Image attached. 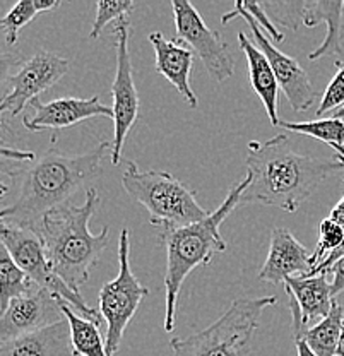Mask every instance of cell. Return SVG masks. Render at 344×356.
Wrapping results in <instances>:
<instances>
[{"label":"cell","instance_id":"obj_1","mask_svg":"<svg viewBox=\"0 0 344 356\" xmlns=\"http://www.w3.org/2000/svg\"><path fill=\"white\" fill-rule=\"evenodd\" d=\"M247 180L240 204H262L295 213L327 177L344 170L341 159H319L300 154L286 134L247 147Z\"/></svg>","mask_w":344,"mask_h":356},{"label":"cell","instance_id":"obj_2","mask_svg":"<svg viewBox=\"0 0 344 356\" xmlns=\"http://www.w3.org/2000/svg\"><path fill=\"white\" fill-rule=\"evenodd\" d=\"M112 154V144L103 140L90 153L69 156L51 147L28 168L16 172L21 177L17 195L0 213L2 222L35 229L48 211L64 206L76 192L98 180L101 163Z\"/></svg>","mask_w":344,"mask_h":356},{"label":"cell","instance_id":"obj_3","mask_svg":"<svg viewBox=\"0 0 344 356\" xmlns=\"http://www.w3.org/2000/svg\"><path fill=\"white\" fill-rule=\"evenodd\" d=\"M98 191L90 187L83 206H64L48 211L33 232L42 238L47 257L55 273L70 289L79 293L98 266L99 257L110 242V228L90 232V220L98 211Z\"/></svg>","mask_w":344,"mask_h":356},{"label":"cell","instance_id":"obj_4","mask_svg":"<svg viewBox=\"0 0 344 356\" xmlns=\"http://www.w3.org/2000/svg\"><path fill=\"white\" fill-rule=\"evenodd\" d=\"M249 180H242L228 192L227 199L206 220L177 229L160 232V240L166 250L165 270V331L175 329V312L180 289L188 274L199 266L211 264L214 255L227 250V242L220 226L240 204Z\"/></svg>","mask_w":344,"mask_h":356},{"label":"cell","instance_id":"obj_5","mask_svg":"<svg viewBox=\"0 0 344 356\" xmlns=\"http://www.w3.org/2000/svg\"><path fill=\"white\" fill-rule=\"evenodd\" d=\"M122 187L136 202L146 207L149 222L160 232L183 228L209 216L197 202L195 192L168 172H140L134 161H129L122 175Z\"/></svg>","mask_w":344,"mask_h":356},{"label":"cell","instance_id":"obj_6","mask_svg":"<svg viewBox=\"0 0 344 356\" xmlns=\"http://www.w3.org/2000/svg\"><path fill=\"white\" fill-rule=\"evenodd\" d=\"M276 296L238 298L214 324L185 339H172L175 356H249L261 315Z\"/></svg>","mask_w":344,"mask_h":356},{"label":"cell","instance_id":"obj_7","mask_svg":"<svg viewBox=\"0 0 344 356\" xmlns=\"http://www.w3.org/2000/svg\"><path fill=\"white\" fill-rule=\"evenodd\" d=\"M0 238H2V245L7 248L14 262L35 281L36 286L48 289L60 300H64L72 309L83 314L84 318L95 322L96 325H101V314L88 307L83 296L74 291V289H70L58 277V274L55 273L50 261H48L42 238L33 229L2 222Z\"/></svg>","mask_w":344,"mask_h":356},{"label":"cell","instance_id":"obj_8","mask_svg":"<svg viewBox=\"0 0 344 356\" xmlns=\"http://www.w3.org/2000/svg\"><path fill=\"white\" fill-rule=\"evenodd\" d=\"M129 248H131L129 229L124 228L118 238V266H120L118 274L113 281L103 284L98 293L99 314L108 324L105 337L108 356H115L120 350L129 322L132 321L142 300L149 295V289L140 284V281L132 273Z\"/></svg>","mask_w":344,"mask_h":356},{"label":"cell","instance_id":"obj_9","mask_svg":"<svg viewBox=\"0 0 344 356\" xmlns=\"http://www.w3.org/2000/svg\"><path fill=\"white\" fill-rule=\"evenodd\" d=\"M177 36L201 58L209 76L216 83H224L235 74V60L223 35L206 24L199 10L187 0H173Z\"/></svg>","mask_w":344,"mask_h":356},{"label":"cell","instance_id":"obj_10","mask_svg":"<svg viewBox=\"0 0 344 356\" xmlns=\"http://www.w3.org/2000/svg\"><path fill=\"white\" fill-rule=\"evenodd\" d=\"M129 19H122L115 24V51H117V69L112 84L113 98V143H112V165L118 166L122 159L127 134L134 127L139 115V95L134 83L131 55H129Z\"/></svg>","mask_w":344,"mask_h":356},{"label":"cell","instance_id":"obj_11","mask_svg":"<svg viewBox=\"0 0 344 356\" xmlns=\"http://www.w3.org/2000/svg\"><path fill=\"white\" fill-rule=\"evenodd\" d=\"M235 17H243L250 24V29L254 33L255 44L259 50L268 57L269 64L276 74L277 84H279L281 91L286 95L288 102H290L291 108L295 111H306L313 105L317 98V89L310 83L309 74L302 69V65L295 60L290 55L283 54L268 40V36L261 31V24L254 19L252 14L245 9L243 2H235L233 9L223 16L221 22L227 24Z\"/></svg>","mask_w":344,"mask_h":356},{"label":"cell","instance_id":"obj_12","mask_svg":"<svg viewBox=\"0 0 344 356\" xmlns=\"http://www.w3.org/2000/svg\"><path fill=\"white\" fill-rule=\"evenodd\" d=\"M70 62L60 57L55 51L42 50L36 51L31 58L14 72L7 81V91L0 103V111L9 113L10 117H17L23 113L28 103L47 89L58 83L69 72Z\"/></svg>","mask_w":344,"mask_h":356},{"label":"cell","instance_id":"obj_13","mask_svg":"<svg viewBox=\"0 0 344 356\" xmlns=\"http://www.w3.org/2000/svg\"><path fill=\"white\" fill-rule=\"evenodd\" d=\"M62 302L45 288H35L28 295L14 298L0 321V343L45 329L57 322L64 321Z\"/></svg>","mask_w":344,"mask_h":356},{"label":"cell","instance_id":"obj_14","mask_svg":"<svg viewBox=\"0 0 344 356\" xmlns=\"http://www.w3.org/2000/svg\"><path fill=\"white\" fill-rule=\"evenodd\" d=\"M283 286L288 295L295 339H300L303 332L331 314L336 298L325 273L312 277H290Z\"/></svg>","mask_w":344,"mask_h":356},{"label":"cell","instance_id":"obj_15","mask_svg":"<svg viewBox=\"0 0 344 356\" xmlns=\"http://www.w3.org/2000/svg\"><path fill=\"white\" fill-rule=\"evenodd\" d=\"M33 117L26 115L23 124L29 132H40V131H54L51 136V143L57 140V134L62 129L74 127L83 122L90 120L95 117H108L113 118L112 106L103 105L99 96H91V98H58L50 103H42L38 98L31 102Z\"/></svg>","mask_w":344,"mask_h":356},{"label":"cell","instance_id":"obj_16","mask_svg":"<svg viewBox=\"0 0 344 356\" xmlns=\"http://www.w3.org/2000/svg\"><path fill=\"white\" fill-rule=\"evenodd\" d=\"M305 247L288 228H275L271 232L269 254L259 273V280L269 284H284L290 277H309L312 264Z\"/></svg>","mask_w":344,"mask_h":356},{"label":"cell","instance_id":"obj_17","mask_svg":"<svg viewBox=\"0 0 344 356\" xmlns=\"http://www.w3.org/2000/svg\"><path fill=\"white\" fill-rule=\"evenodd\" d=\"M149 42L156 55V70L172 84L192 110L197 108L199 102L190 86V72L194 67V50L183 47L182 40L166 38L160 31H153Z\"/></svg>","mask_w":344,"mask_h":356},{"label":"cell","instance_id":"obj_18","mask_svg":"<svg viewBox=\"0 0 344 356\" xmlns=\"http://www.w3.org/2000/svg\"><path fill=\"white\" fill-rule=\"evenodd\" d=\"M0 356H77L69 321L0 343Z\"/></svg>","mask_w":344,"mask_h":356},{"label":"cell","instance_id":"obj_19","mask_svg":"<svg viewBox=\"0 0 344 356\" xmlns=\"http://www.w3.org/2000/svg\"><path fill=\"white\" fill-rule=\"evenodd\" d=\"M343 10L344 0H310L302 2L300 9V22L306 28L319 26L320 22L327 24V35L319 48L309 55V60H319L327 55L343 54L341 35H343Z\"/></svg>","mask_w":344,"mask_h":356},{"label":"cell","instance_id":"obj_20","mask_svg":"<svg viewBox=\"0 0 344 356\" xmlns=\"http://www.w3.org/2000/svg\"><path fill=\"white\" fill-rule=\"evenodd\" d=\"M238 43L242 51L247 57L249 64L250 84L261 98L262 105L268 111L269 122L272 127H279V117H277V92H279V84H277L276 74L269 64L268 57L257 48V44L247 38L245 33H238Z\"/></svg>","mask_w":344,"mask_h":356},{"label":"cell","instance_id":"obj_21","mask_svg":"<svg viewBox=\"0 0 344 356\" xmlns=\"http://www.w3.org/2000/svg\"><path fill=\"white\" fill-rule=\"evenodd\" d=\"M344 329V307L339 305L338 302L332 307L331 314L310 327L309 331L303 332L300 339L309 344L310 350L317 356H336L338 351L339 339Z\"/></svg>","mask_w":344,"mask_h":356},{"label":"cell","instance_id":"obj_22","mask_svg":"<svg viewBox=\"0 0 344 356\" xmlns=\"http://www.w3.org/2000/svg\"><path fill=\"white\" fill-rule=\"evenodd\" d=\"M38 288L35 281L14 262L10 254L3 245H0V310H7L14 298L28 295Z\"/></svg>","mask_w":344,"mask_h":356},{"label":"cell","instance_id":"obj_23","mask_svg":"<svg viewBox=\"0 0 344 356\" xmlns=\"http://www.w3.org/2000/svg\"><path fill=\"white\" fill-rule=\"evenodd\" d=\"M62 312L70 324L72 344L77 356H108L106 344L99 332V325L74 314V310L69 309L65 302H62Z\"/></svg>","mask_w":344,"mask_h":356},{"label":"cell","instance_id":"obj_24","mask_svg":"<svg viewBox=\"0 0 344 356\" xmlns=\"http://www.w3.org/2000/svg\"><path fill=\"white\" fill-rule=\"evenodd\" d=\"M279 127L329 144L338 151V158L344 161V120L329 117L309 122H279Z\"/></svg>","mask_w":344,"mask_h":356},{"label":"cell","instance_id":"obj_25","mask_svg":"<svg viewBox=\"0 0 344 356\" xmlns=\"http://www.w3.org/2000/svg\"><path fill=\"white\" fill-rule=\"evenodd\" d=\"M344 240V226L336 222L331 218H325L320 222V233H319V242H317L316 252L310 257V264H312V270L319 267ZM312 274V273H310Z\"/></svg>","mask_w":344,"mask_h":356},{"label":"cell","instance_id":"obj_26","mask_svg":"<svg viewBox=\"0 0 344 356\" xmlns=\"http://www.w3.org/2000/svg\"><path fill=\"white\" fill-rule=\"evenodd\" d=\"M132 10H134V2L132 0H99L96 3V19L92 22L90 38H98L101 35L103 28L108 22L127 19V16Z\"/></svg>","mask_w":344,"mask_h":356},{"label":"cell","instance_id":"obj_27","mask_svg":"<svg viewBox=\"0 0 344 356\" xmlns=\"http://www.w3.org/2000/svg\"><path fill=\"white\" fill-rule=\"evenodd\" d=\"M36 16H38V10H36L35 0H19V2L0 19V26H2L3 33H6L7 43H16L17 35H19L21 29H23L26 24H29Z\"/></svg>","mask_w":344,"mask_h":356},{"label":"cell","instance_id":"obj_28","mask_svg":"<svg viewBox=\"0 0 344 356\" xmlns=\"http://www.w3.org/2000/svg\"><path fill=\"white\" fill-rule=\"evenodd\" d=\"M338 70L329 86L325 88L324 95H322L320 105L317 108V117H324L325 113H334L336 110L343 108L344 106V62H338L336 64Z\"/></svg>","mask_w":344,"mask_h":356},{"label":"cell","instance_id":"obj_29","mask_svg":"<svg viewBox=\"0 0 344 356\" xmlns=\"http://www.w3.org/2000/svg\"><path fill=\"white\" fill-rule=\"evenodd\" d=\"M243 3H245V9L254 16V19L261 24V28H264V31L268 33V35L271 36L275 42H283L284 35L276 28L275 24H272L271 21H269L268 14L264 13V9H262L261 3L259 2H243Z\"/></svg>","mask_w":344,"mask_h":356},{"label":"cell","instance_id":"obj_30","mask_svg":"<svg viewBox=\"0 0 344 356\" xmlns=\"http://www.w3.org/2000/svg\"><path fill=\"white\" fill-rule=\"evenodd\" d=\"M325 274H331L332 280H331V289H332V296H338L341 295L344 291V257L339 259L331 269L327 270Z\"/></svg>","mask_w":344,"mask_h":356},{"label":"cell","instance_id":"obj_31","mask_svg":"<svg viewBox=\"0 0 344 356\" xmlns=\"http://www.w3.org/2000/svg\"><path fill=\"white\" fill-rule=\"evenodd\" d=\"M344 257V240H343V243L339 245L338 248H336L334 252H332L331 255H329L327 259H325L324 262H322V264L319 266V267H316V269L312 270V274H310L309 277H312V276H319V274H324V273H327L329 269H331L332 266L336 264V262L339 261V259H343Z\"/></svg>","mask_w":344,"mask_h":356},{"label":"cell","instance_id":"obj_32","mask_svg":"<svg viewBox=\"0 0 344 356\" xmlns=\"http://www.w3.org/2000/svg\"><path fill=\"white\" fill-rule=\"evenodd\" d=\"M2 156L3 159H13L14 163H33L36 161V156L33 153H28V151H17V149H9V147H2Z\"/></svg>","mask_w":344,"mask_h":356},{"label":"cell","instance_id":"obj_33","mask_svg":"<svg viewBox=\"0 0 344 356\" xmlns=\"http://www.w3.org/2000/svg\"><path fill=\"white\" fill-rule=\"evenodd\" d=\"M36 10L40 13H48V10H54L60 6V0H35Z\"/></svg>","mask_w":344,"mask_h":356},{"label":"cell","instance_id":"obj_34","mask_svg":"<svg viewBox=\"0 0 344 356\" xmlns=\"http://www.w3.org/2000/svg\"><path fill=\"white\" fill-rule=\"evenodd\" d=\"M331 220H334L336 222H339V225H343L344 226V195H343V199L339 200L338 204H336L334 206V209L331 211Z\"/></svg>","mask_w":344,"mask_h":356},{"label":"cell","instance_id":"obj_35","mask_svg":"<svg viewBox=\"0 0 344 356\" xmlns=\"http://www.w3.org/2000/svg\"><path fill=\"white\" fill-rule=\"evenodd\" d=\"M295 344H297L298 356H317L312 350H310L309 344H306L303 339H295Z\"/></svg>","mask_w":344,"mask_h":356},{"label":"cell","instance_id":"obj_36","mask_svg":"<svg viewBox=\"0 0 344 356\" xmlns=\"http://www.w3.org/2000/svg\"><path fill=\"white\" fill-rule=\"evenodd\" d=\"M336 356H344V329H343V334H341V339H339L338 351H336Z\"/></svg>","mask_w":344,"mask_h":356},{"label":"cell","instance_id":"obj_37","mask_svg":"<svg viewBox=\"0 0 344 356\" xmlns=\"http://www.w3.org/2000/svg\"><path fill=\"white\" fill-rule=\"evenodd\" d=\"M331 118H338V120H343V118H344V106H343V108L336 110L334 113H331Z\"/></svg>","mask_w":344,"mask_h":356}]
</instances>
